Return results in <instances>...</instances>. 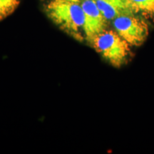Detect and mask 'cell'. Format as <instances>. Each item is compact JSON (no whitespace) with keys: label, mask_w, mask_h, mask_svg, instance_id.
Segmentation results:
<instances>
[{"label":"cell","mask_w":154,"mask_h":154,"mask_svg":"<svg viewBox=\"0 0 154 154\" xmlns=\"http://www.w3.org/2000/svg\"><path fill=\"white\" fill-rule=\"evenodd\" d=\"M145 19L135 14L117 17L113 20L116 32L131 46L139 47L146 41L149 27Z\"/></svg>","instance_id":"cell-3"},{"label":"cell","mask_w":154,"mask_h":154,"mask_svg":"<svg viewBox=\"0 0 154 154\" xmlns=\"http://www.w3.org/2000/svg\"><path fill=\"white\" fill-rule=\"evenodd\" d=\"M90 44L96 52L117 68L126 64L131 55V45L115 30H105Z\"/></svg>","instance_id":"cell-2"},{"label":"cell","mask_w":154,"mask_h":154,"mask_svg":"<svg viewBox=\"0 0 154 154\" xmlns=\"http://www.w3.org/2000/svg\"><path fill=\"white\" fill-rule=\"evenodd\" d=\"M96 5L109 21L117 17L136 14L127 0H95Z\"/></svg>","instance_id":"cell-5"},{"label":"cell","mask_w":154,"mask_h":154,"mask_svg":"<svg viewBox=\"0 0 154 154\" xmlns=\"http://www.w3.org/2000/svg\"><path fill=\"white\" fill-rule=\"evenodd\" d=\"M47 16L61 30L77 41L85 39L84 14L80 3L66 0H51L46 5Z\"/></svg>","instance_id":"cell-1"},{"label":"cell","mask_w":154,"mask_h":154,"mask_svg":"<svg viewBox=\"0 0 154 154\" xmlns=\"http://www.w3.org/2000/svg\"><path fill=\"white\" fill-rule=\"evenodd\" d=\"M66 1L72 2H76V3H81L83 1H84V0H66Z\"/></svg>","instance_id":"cell-8"},{"label":"cell","mask_w":154,"mask_h":154,"mask_svg":"<svg viewBox=\"0 0 154 154\" xmlns=\"http://www.w3.org/2000/svg\"><path fill=\"white\" fill-rule=\"evenodd\" d=\"M20 0H0V21L14 12Z\"/></svg>","instance_id":"cell-7"},{"label":"cell","mask_w":154,"mask_h":154,"mask_svg":"<svg viewBox=\"0 0 154 154\" xmlns=\"http://www.w3.org/2000/svg\"><path fill=\"white\" fill-rule=\"evenodd\" d=\"M80 4L84 14L85 39L91 43L94 37L107 29L109 20L98 7L95 0H84Z\"/></svg>","instance_id":"cell-4"},{"label":"cell","mask_w":154,"mask_h":154,"mask_svg":"<svg viewBox=\"0 0 154 154\" xmlns=\"http://www.w3.org/2000/svg\"><path fill=\"white\" fill-rule=\"evenodd\" d=\"M135 14L154 22V0H127Z\"/></svg>","instance_id":"cell-6"}]
</instances>
